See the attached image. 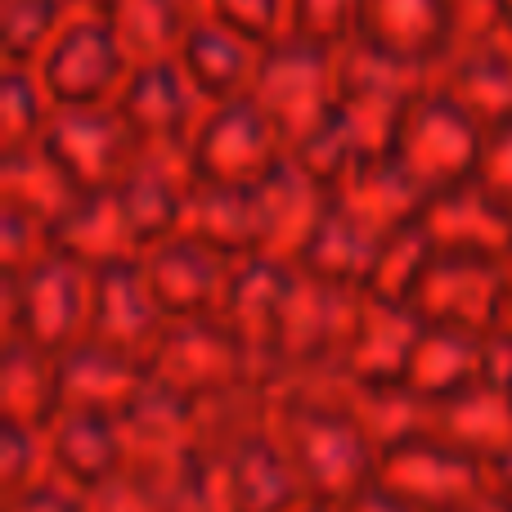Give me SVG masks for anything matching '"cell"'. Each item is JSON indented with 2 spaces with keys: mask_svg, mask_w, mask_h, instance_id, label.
Wrapping results in <instances>:
<instances>
[{
  "mask_svg": "<svg viewBox=\"0 0 512 512\" xmlns=\"http://www.w3.org/2000/svg\"><path fill=\"white\" fill-rule=\"evenodd\" d=\"M32 72L41 77L50 104L59 113H72V108L117 104L126 77H131V59H126L122 41H117V32L108 27L104 14L72 9L68 23L45 45V54L36 59Z\"/></svg>",
  "mask_w": 512,
  "mask_h": 512,
  "instance_id": "obj_4",
  "label": "cell"
},
{
  "mask_svg": "<svg viewBox=\"0 0 512 512\" xmlns=\"http://www.w3.org/2000/svg\"><path fill=\"white\" fill-rule=\"evenodd\" d=\"M203 9L261 50L288 41V0H203Z\"/></svg>",
  "mask_w": 512,
  "mask_h": 512,
  "instance_id": "obj_30",
  "label": "cell"
},
{
  "mask_svg": "<svg viewBox=\"0 0 512 512\" xmlns=\"http://www.w3.org/2000/svg\"><path fill=\"white\" fill-rule=\"evenodd\" d=\"M140 270L171 324H194V319H221L239 261L207 248L194 234H176L144 252Z\"/></svg>",
  "mask_w": 512,
  "mask_h": 512,
  "instance_id": "obj_11",
  "label": "cell"
},
{
  "mask_svg": "<svg viewBox=\"0 0 512 512\" xmlns=\"http://www.w3.org/2000/svg\"><path fill=\"white\" fill-rule=\"evenodd\" d=\"M481 144H486V131L427 81L414 95V104L405 108V117H400V131L391 140L387 158L432 203V198L472 185Z\"/></svg>",
  "mask_w": 512,
  "mask_h": 512,
  "instance_id": "obj_2",
  "label": "cell"
},
{
  "mask_svg": "<svg viewBox=\"0 0 512 512\" xmlns=\"http://www.w3.org/2000/svg\"><path fill=\"white\" fill-rule=\"evenodd\" d=\"M72 0H0V45L5 68H36L45 45L68 23Z\"/></svg>",
  "mask_w": 512,
  "mask_h": 512,
  "instance_id": "obj_28",
  "label": "cell"
},
{
  "mask_svg": "<svg viewBox=\"0 0 512 512\" xmlns=\"http://www.w3.org/2000/svg\"><path fill=\"white\" fill-rule=\"evenodd\" d=\"M9 512H86V495L72 490L68 481H45V486L9 499Z\"/></svg>",
  "mask_w": 512,
  "mask_h": 512,
  "instance_id": "obj_33",
  "label": "cell"
},
{
  "mask_svg": "<svg viewBox=\"0 0 512 512\" xmlns=\"http://www.w3.org/2000/svg\"><path fill=\"white\" fill-rule=\"evenodd\" d=\"M454 23H459V45L468 41H486L499 32V9L495 0H450Z\"/></svg>",
  "mask_w": 512,
  "mask_h": 512,
  "instance_id": "obj_34",
  "label": "cell"
},
{
  "mask_svg": "<svg viewBox=\"0 0 512 512\" xmlns=\"http://www.w3.org/2000/svg\"><path fill=\"white\" fill-rule=\"evenodd\" d=\"M364 0H288V41L310 50L346 54L360 45Z\"/></svg>",
  "mask_w": 512,
  "mask_h": 512,
  "instance_id": "obj_29",
  "label": "cell"
},
{
  "mask_svg": "<svg viewBox=\"0 0 512 512\" xmlns=\"http://www.w3.org/2000/svg\"><path fill=\"white\" fill-rule=\"evenodd\" d=\"M499 41H504V45H508V50H512V36H508V32H499Z\"/></svg>",
  "mask_w": 512,
  "mask_h": 512,
  "instance_id": "obj_39",
  "label": "cell"
},
{
  "mask_svg": "<svg viewBox=\"0 0 512 512\" xmlns=\"http://www.w3.org/2000/svg\"><path fill=\"white\" fill-rule=\"evenodd\" d=\"M427 432L441 436L459 454L486 463L490 454L512 445V391L504 382H486V387L454 396L427 414Z\"/></svg>",
  "mask_w": 512,
  "mask_h": 512,
  "instance_id": "obj_24",
  "label": "cell"
},
{
  "mask_svg": "<svg viewBox=\"0 0 512 512\" xmlns=\"http://www.w3.org/2000/svg\"><path fill=\"white\" fill-rule=\"evenodd\" d=\"M472 185L512 221V126H499V131L486 135Z\"/></svg>",
  "mask_w": 512,
  "mask_h": 512,
  "instance_id": "obj_32",
  "label": "cell"
},
{
  "mask_svg": "<svg viewBox=\"0 0 512 512\" xmlns=\"http://www.w3.org/2000/svg\"><path fill=\"white\" fill-rule=\"evenodd\" d=\"M508 270H512V248H508Z\"/></svg>",
  "mask_w": 512,
  "mask_h": 512,
  "instance_id": "obj_41",
  "label": "cell"
},
{
  "mask_svg": "<svg viewBox=\"0 0 512 512\" xmlns=\"http://www.w3.org/2000/svg\"><path fill=\"white\" fill-rule=\"evenodd\" d=\"M504 387H508V391H512V369H508V382H504Z\"/></svg>",
  "mask_w": 512,
  "mask_h": 512,
  "instance_id": "obj_40",
  "label": "cell"
},
{
  "mask_svg": "<svg viewBox=\"0 0 512 512\" xmlns=\"http://www.w3.org/2000/svg\"><path fill=\"white\" fill-rule=\"evenodd\" d=\"M113 108L131 126L135 144L153 153H189V144H194L198 126L207 117V104L185 81V72L176 68V59L131 68Z\"/></svg>",
  "mask_w": 512,
  "mask_h": 512,
  "instance_id": "obj_13",
  "label": "cell"
},
{
  "mask_svg": "<svg viewBox=\"0 0 512 512\" xmlns=\"http://www.w3.org/2000/svg\"><path fill=\"white\" fill-rule=\"evenodd\" d=\"M41 149L59 162V171L81 194H113L140 158V144H135L131 126L122 122L113 104L54 113Z\"/></svg>",
  "mask_w": 512,
  "mask_h": 512,
  "instance_id": "obj_10",
  "label": "cell"
},
{
  "mask_svg": "<svg viewBox=\"0 0 512 512\" xmlns=\"http://www.w3.org/2000/svg\"><path fill=\"white\" fill-rule=\"evenodd\" d=\"M59 108L50 104L41 77L32 68H5L0 86V153H32L45 144Z\"/></svg>",
  "mask_w": 512,
  "mask_h": 512,
  "instance_id": "obj_27",
  "label": "cell"
},
{
  "mask_svg": "<svg viewBox=\"0 0 512 512\" xmlns=\"http://www.w3.org/2000/svg\"><path fill=\"white\" fill-rule=\"evenodd\" d=\"M490 337H495L499 346H508L512 351V270L504 279V292H499V306H495V324H490Z\"/></svg>",
  "mask_w": 512,
  "mask_h": 512,
  "instance_id": "obj_35",
  "label": "cell"
},
{
  "mask_svg": "<svg viewBox=\"0 0 512 512\" xmlns=\"http://www.w3.org/2000/svg\"><path fill=\"white\" fill-rule=\"evenodd\" d=\"M504 279H508V265H499V261H472V256L436 252L409 310H414L418 324L490 333Z\"/></svg>",
  "mask_w": 512,
  "mask_h": 512,
  "instance_id": "obj_16",
  "label": "cell"
},
{
  "mask_svg": "<svg viewBox=\"0 0 512 512\" xmlns=\"http://www.w3.org/2000/svg\"><path fill=\"white\" fill-rule=\"evenodd\" d=\"M360 45L432 81V72L459 50V23L450 0H364Z\"/></svg>",
  "mask_w": 512,
  "mask_h": 512,
  "instance_id": "obj_12",
  "label": "cell"
},
{
  "mask_svg": "<svg viewBox=\"0 0 512 512\" xmlns=\"http://www.w3.org/2000/svg\"><path fill=\"white\" fill-rule=\"evenodd\" d=\"M0 400H5V423L45 432L63 414V355H50L32 342L5 337Z\"/></svg>",
  "mask_w": 512,
  "mask_h": 512,
  "instance_id": "obj_23",
  "label": "cell"
},
{
  "mask_svg": "<svg viewBox=\"0 0 512 512\" xmlns=\"http://www.w3.org/2000/svg\"><path fill=\"white\" fill-rule=\"evenodd\" d=\"M9 337L32 342L50 355H72L90 337V297L95 274L50 252L41 265L9 279Z\"/></svg>",
  "mask_w": 512,
  "mask_h": 512,
  "instance_id": "obj_6",
  "label": "cell"
},
{
  "mask_svg": "<svg viewBox=\"0 0 512 512\" xmlns=\"http://www.w3.org/2000/svg\"><path fill=\"white\" fill-rule=\"evenodd\" d=\"M0 185H5V207L9 212H23L27 221L45 225L54 234V225L77 207V198H86L68 176L59 171V162L45 149L32 153H9L5 171H0Z\"/></svg>",
  "mask_w": 512,
  "mask_h": 512,
  "instance_id": "obj_26",
  "label": "cell"
},
{
  "mask_svg": "<svg viewBox=\"0 0 512 512\" xmlns=\"http://www.w3.org/2000/svg\"><path fill=\"white\" fill-rule=\"evenodd\" d=\"M508 369L512 351L499 346L490 333L423 324L405 369V391H414L427 409H436L454 396L486 387V382H508Z\"/></svg>",
  "mask_w": 512,
  "mask_h": 512,
  "instance_id": "obj_9",
  "label": "cell"
},
{
  "mask_svg": "<svg viewBox=\"0 0 512 512\" xmlns=\"http://www.w3.org/2000/svg\"><path fill=\"white\" fill-rule=\"evenodd\" d=\"M333 203L342 212H351L364 230H373L378 239L405 234L423 221L427 198L400 176V167L391 158H369L342 180V189L333 194Z\"/></svg>",
  "mask_w": 512,
  "mask_h": 512,
  "instance_id": "obj_22",
  "label": "cell"
},
{
  "mask_svg": "<svg viewBox=\"0 0 512 512\" xmlns=\"http://www.w3.org/2000/svg\"><path fill=\"white\" fill-rule=\"evenodd\" d=\"M45 436H50V454H54L59 481H68L81 495L108 486L113 477L126 472L122 418L95 414V409H63V414L45 427Z\"/></svg>",
  "mask_w": 512,
  "mask_h": 512,
  "instance_id": "obj_19",
  "label": "cell"
},
{
  "mask_svg": "<svg viewBox=\"0 0 512 512\" xmlns=\"http://www.w3.org/2000/svg\"><path fill=\"white\" fill-rule=\"evenodd\" d=\"M194 171H189V153H153L140 149L135 167L126 171V180L113 189L122 216L131 221L140 252L158 248V243L185 234V216L194 203Z\"/></svg>",
  "mask_w": 512,
  "mask_h": 512,
  "instance_id": "obj_15",
  "label": "cell"
},
{
  "mask_svg": "<svg viewBox=\"0 0 512 512\" xmlns=\"http://www.w3.org/2000/svg\"><path fill=\"white\" fill-rule=\"evenodd\" d=\"M463 512H504V508H495V504H472V508H463Z\"/></svg>",
  "mask_w": 512,
  "mask_h": 512,
  "instance_id": "obj_38",
  "label": "cell"
},
{
  "mask_svg": "<svg viewBox=\"0 0 512 512\" xmlns=\"http://www.w3.org/2000/svg\"><path fill=\"white\" fill-rule=\"evenodd\" d=\"M292 162L283 135L261 113L256 99L207 108L194 144H189V171L207 189H261Z\"/></svg>",
  "mask_w": 512,
  "mask_h": 512,
  "instance_id": "obj_5",
  "label": "cell"
},
{
  "mask_svg": "<svg viewBox=\"0 0 512 512\" xmlns=\"http://www.w3.org/2000/svg\"><path fill=\"white\" fill-rule=\"evenodd\" d=\"M373 495L405 512H463L472 504H490L481 463L445 445L441 436L418 432L378 450Z\"/></svg>",
  "mask_w": 512,
  "mask_h": 512,
  "instance_id": "obj_3",
  "label": "cell"
},
{
  "mask_svg": "<svg viewBox=\"0 0 512 512\" xmlns=\"http://www.w3.org/2000/svg\"><path fill=\"white\" fill-rule=\"evenodd\" d=\"M432 86L450 99L454 108L472 117L481 131L512 126V50L495 36L468 41L432 72Z\"/></svg>",
  "mask_w": 512,
  "mask_h": 512,
  "instance_id": "obj_18",
  "label": "cell"
},
{
  "mask_svg": "<svg viewBox=\"0 0 512 512\" xmlns=\"http://www.w3.org/2000/svg\"><path fill=\"white\" fill-rule=\"evenodd\" d=\"M427 81L396 63L378 59L364 45L337 54V122L364 158H387L400 131V117Z\"/></svg>",
  "mask_w": 512,
  "mask_h": 512,
  "instance_id": "obj_8",
  "label": "cell"
},
{
  "mask_svg": "<svg viewBox=\"0 0 512 512\" xmlns=\"http://www.w3.org/2000/svg\"><path fill=\"white\" fill-rule=\"evenodd\" d=\"M167 333H171V319H167V310L158 306V297H153L140 261L95 274L86 342L104 346V351H117V355H126V360L149 369Z\"/></svg>",
  "mask_w": 512,
  "mask_h": 512,
  "instance_id": "obj_14",
  "label": "cell"
},
{
  "mask_svg": "<svg viewBox=\"0 0 512 512\" xmlns=\"http://www.w3.org/2000/svg\"><path fill=\"white\" fill-rule=\"evenodd\" d=\"M72 9H90V14H104L108 0H72Z\"/></svg>",
  "mask_w": 512,
  "mask_h": 512,
  "instance_id": "obj_37",
  "label": "cell"
},
{
  "mask_svg": "<svg viewBox=\"0 0 512 512\" xmlns=\"http://www.w3.org/2000/svg\"><path fill=\"white\" fill-rule=\"evenodd\" d=\"M252 99L292 153L337 117V54L310 50L301 41L270 45L256 72Z\"/></svg>",
  "mask_w": 512,
  "mask_h": 512,
  "instance_id": "obj_7",
  "label": "cell"
},
{
  "mask_svg": "<svg viewBox=\"0 0 512 512\" xmlns=\"http://www.w3.org/2000/svg\"><path fill=\"white\" fill-rule=\"evenodd\" d=\"M495 9H499V32L512 36V0H495Z\"/></svg>",
  "mask_w": 512,
  "mask_h": 512,
  "instance_id": "obj_36",
  "label": "cell"
},
{
  "mask_svg": "<svg viewBox=\"0 0 512 512\" xmlns=\"http://www.w3.org/2000/svg\"><path fill=\"white\" fill-rule=\"evenodd\" d=\"M279 450L288 454L301 481V495L315 504L351 508L373 490L378 445L346 405H319V400H288L283 432H274Z\"/></svg>",
  "mask_w": 512,
  "mask_h": 512,
  "instance_id": "obj_1",
  "label": "cell"
},
{
  "mask_svg": "<svg viewBox=\"0 0 512 512\" xmlns=\"http://www.w3.org/2000/svg\"><path fill=\"white\" fill-rule=\"evenodd\" d=\"M423 234L441 256H472V261L508 265L512 221L477 185L432 198L423 212Z\"/></svg>",
  "mask_w": 512,
  "mask_h": 512,
  "instance_id": "obj_20",
  "label": "cell"
},
{
  "mask_svg": "<svg viewBox=\"0 0 512 512\" xmlns=\"http://www.w3.org/2000/svg\"><path fill=\"white\" fill-rule=\"evenodd\" d=\"M198 14H203V0H108L104 9L131 68L176 59Z\"/></svg>",
  "mask_w": 512,
  "mask_h": 512,
  "instance_id": "obj_25",
  "label": "cell"
},
{
  "mask_svg": "<svg viewBox=\"0 0 512 512\" xmlns=\"http://www.w3.org/2000/svg\"><path fill=\"white\" fill-rule=\"evenodd\" d=\"M0 243H5V283L23 279L32 265H41L54 252L50 230L27 221L23 212H9V207H0Z\"/></svg>",
  "mask_w": 512,
  "mask_h": 512,
  "instance_id": "obj_31",
  "label": "cell"
},
{
  "mask_svg": "<svg viewBox=\"0 0 512 512\" xmlns=\"http://www.w3.org/2000/svg\"><path fill=\"white\" fill-rule=\"evenodd\" d=\"M265 50L252 45L248 36H239L234 27H225L221 18L203 14L194 18L185 45L176 54V68L185 72V81L198 90L207 108L221 104H239V99H252L256 72H261Z\"/></svg>",
  "mask_w": 512,
  "mask_h": 512,
  "instance_id": "obj_17",
  "label": "cell"
},
{
  "mask_svg": "<svg viewBox=\"0 0 512 512\" xmlns=\"http://www.w3.org/2000/svg\"><path fill=\"white\" fill-rule=\"evenodd\" d=\"M50 243L59 256H68L72 265H81V270H90V274L117 270V265H135L144 256L140 239H135L131 221L122 216L113 194L77 198V207L54 225Z\"/></svg>",
  "mask_w": 512,
  "mask_h": 512,
  "instance_id": "obj_21",
  "label": "cell"
}]
</instances>
